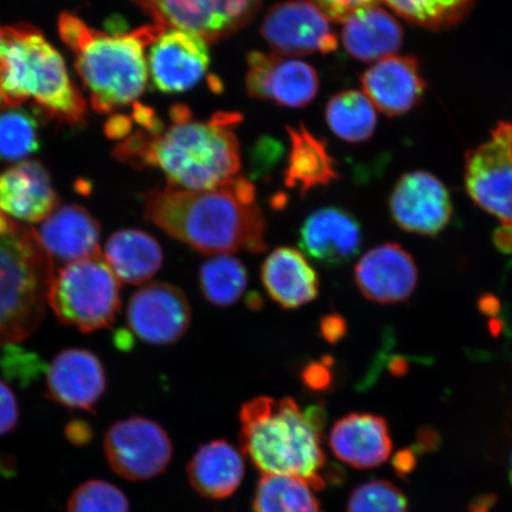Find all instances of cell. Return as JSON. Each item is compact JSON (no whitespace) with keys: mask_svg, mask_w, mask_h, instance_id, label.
Instances as JSON below:
<instances>
[{"mask_svg":"<svg viewBox=\"0 0 512 512\" xmlns=\"http://www.w3.org/2000/svg\"><path fill=\"white\" fill-rule=\"evenodd\" d=\"M170 124L157 118L139 126L114 149V157L133 168H157L168 185L185 190H207L238 176L239 139L234 132L238 113H216L195 120L185 105L170 108Z\"/></svg>","mask_w":512,"mask_h":512,"instance_id":"6da1fadb","label":"cell"},{"mask_svg":"<svg viewBox=\"0 0 512 512\" xmlns=\"http://www.w3.org/2000/svg\"><path fill=\"white\" fill-rule=\"evenodd\" d=\"M144 215L198 253H262L267 248L266 219L245 177L207 190L153 189L145 197Z\"/></svg>","mask_w":512,"mask_h":512,"instance_id":"7a4b0ae2","label":"cell"},{"mask_svg":"<svg viewBox=\"0 0 512 512\" xmlns=\"http://www.w3.org/2000/svg\"><path fill=\"white\" fill-rule=\"evenodd\" d=\"M239 420L241 451L262 475L297 477L313 491L325 489L323 405L303 409L292 398L258 396L243 403Z\"/></svg>","mask_w":512,"mask_h":512,"instance_id":"3957f363","label":"cell"},{"mask_svg":"<svg viewBox=\"0 0 512 512\" xmlns=\"http://www.w3.org/2000/svg\"><path fill=\"white\" fill-rule=\"evenodd\" d=\"M165 28L150 24L107 34L70 12L60 15L61 40L73 54L75 70L96 113L113 115L137 104L149 80L145 51Z\"/></svg>","mask_w":512,"mask_h":512,"instance_id":"277c9868","label":"cell"},{"mask_svg":"<svg viewBox=\"0 0 512 512\" xmlns=\"http://www.w3.org/2000/svg\"><path fill=\"white\" fill-rule=\"evenodd\" d=\"M0 96L5 105L32 102L59 124L87 123V104L59 50L40 30L19 23L2 28Z\"/></svg>","mask_w":512,"mask_h":512,"instance_id":"5b68a950","label":"cell"},{"mask_svg":"<svg viewBox=\"0 0 512 512\" xmlns=\"http://www.w3.org/2000/svg\"><path fill=\"white\" fill-rule=\"evenodd\" d=\"M53 279L54 261L36 230L0 210V348L34 334Z\"/></svg>","mask_w":512,"mask_h":512,"instance_id":"8992f818","label":"cell"},{"mask_svg":"<svg viewBox=\"0 0 512 512\" xmlns=\"http://www.w3.org/2000/svg\"><path fill=\"white\" fill-rule=\"evenodd\" d=\"M48 305L61 323L85 334L110 328L120 310V281L102 253L70 262L54 275Z\"/></svg>","mask_w":512,"mask_h":512,"instance_id":"52a82bcc","label":"cell"},{"mask_svg":"<svg viewBox=\"0 0 512 512\" xmlns=\"http://www.w3.org/2000/svg\"><path fill=\"white\" fill-rule=\"evenodd\" d=\"M465 187L480 209L512 228V121H501L466 153Z\"/></svg>","mask_w":512,"mask_h":512,"instance_id":"ba28073f","label":"cell"},{"mask_svg":"<svg viewBox=\"0 0 512 512\" xmlns=\"http://www.w3.org/2000/svg\"><path fill=\"white\" fill-rule=\"evenodd\" d=\"M156 24L219 42L245 27L262 0H131Z\"/></svg>","mask_w":512,"mask_h":512,"instance_id":"9c48e42d","label":"cell"},{"mask_svg":"<svg viewBox=\"0 0 512 512\" xmlns=\"http://www.w3.org/2000/svg\"><path fill=\"white\" fill-rule=\"evenodd\" d=\"M105 452L111 469L118 476L142 482L168 469L174 446L169 434L156 421L131 416L108 428Z\"/></svg>","mask_w":512,"mask_h":512,"instance_id":"30bf717a","label":"cell"},{"mask_svg":"<svg viewBox=\"0 0 512 512\" xmlns=\"http://www.w3.org/2000/svg\"><path fill=\"white\" fill-rule=\"evenodd\" d=\"M260 31L265 41L283 55L330 54L338 48L330 19L307 0H288L272 6Z\"/></svg>","mask_w":512,"mask_h":512,"instance_id":"8fae6325","label":"cell"},{"mask_svg":"<svg viewBox=\"0 0 512 512\" xmlns=\"http://www.w3.org/2000/svg\"><path fill=\"white\" fill-rule=\"evenodd\" d=\"M393 221L408 233L437 236L453 215L450 192L437 176L427 171L403 175L389 197Z\"/></svg>","mask_w":512,"mask_h":512,"instance_id":"7c38bea8","label":"cell"},{"mask_svg":"<svg viewBox=\"0 0 512 512\" xmlns=\"http://www.w3.org/2000/svg\"><path fill=\"white\" fill-rule=\"evenodd\" d=\"M207 43L194 32L165 28L149 47L147 67L152 86L164 94L194 88L210 66Z\"/></svg>","mask_w":512,"mask_h":512,"instance_id":"4fadbf2b","label":"cell"},{"mask_svg":"<svg viewBox=\"0 0 512 512\" xmlns=\"http://www.w3.org/2000/svg\"><path fill=\"white\" fill-rule=\"evenodd\" d=\"M127 323L143 342L170 345L187 334L191 306L181 288L156 283L133 294L127 307Z\"/></svg>","mask_w":512,"mask_h":512,"instance_id":"5bb4252c","label":"cell"},{"mask_svg":"<svg viewBox=\"0 0 512 512\" xmlns=\"http://www.w3.org/2000/svg\"><path fill=\"white\" fill-rule=\"evenodd\" d=\"M247 64V92L254 99L298 108L309 105L316 98L319 79L309 63L252 51Z\"/></svg>","mask_w":512,"mask_h":512,"instance_id":"9a60e30c","label":"cell"},{"mask_svg":"<svg viewBox=\"0 0 512 512\" xmlns=\"http://www.w3.org/2000/svg\"><path fill=\"white\" fill-rule=\"evenodd\" d=\"M354 279L370 302L392 305L406 302L418 285L419 273L413 256L398 243H383L357 262Z\"/></svg>","mask_w":512,"mask_h":512,"instance_id":"2e32d148","label":"cell"},{"mask_svg":"<svg viewBox=\"0 0 512 512\" xmlns=\"http://www.w3.org/2000/svg\"><path fill=\"white\" fill-rule=\"evenodd\" d=\"M360 222L349 211L320 208L306 217L299 230V246L318 264L337 268L348 265L361 252Z\"/></svg>","mask_w":512,"mask_h":512,"instance_id":"e0dca14e","label":"cell"},{"mask_svg":"<svg viewBox=\"0 0 512 512\" xmlns=\"http://www.w3.org/2000/svg\"><path fill=\"white\" fill-rule=\"evenodd\" d=\"M362 87L377 110L388 117L411 112L426 91L420 64L411 56H388L362 75Z\"/></svg>","mask_w":512,"mask_h":512,"instance_id":"ac0fdd59","label":"cell"},{"mask_svg":"<svg viewBox=\"0 0 512 512\" xmlns=\"http://www.w3.org/2000/svg\"><path fill=\"white\" fill-rule=\"evenodd\" d=\"M48 394L60 405L93 412L106 390V373L98 356L86 349H68L51 362Z\"/></svg>","mask_w":512,"mask_h":512,"instance_id":"d6986e66","label":"cell"},{"mask_svg":"<svg viewBox=\"0 0 512 512\" xmlns=\"http://www.w3.org/2000/svg\"><path fill=\"white\" fill-rule=\"evenodd\" d=\"M60 207L49 172L36 160L11 166L0 174V210L22 223H41Z\"/></svg>","mask_w":512,"mask_h":512,"instance_id":"ffe728a7","label":"cell"},{"mask_svg":"<svg viewBox=\"0 0 512 512\" xmlns=\"http://www.w3.org/2000/svg\"><path fill=\"white\" fill-rule=\"evenodd\" d=\"M329 446L336 458L355 469L386 463L393 450L386 419L373 413H350L335 422Z\"/></svg>","mask_w":512,"mask_h":512,"instance_id":"44dd1931","label":"cell"},{"mask_svg":"<svg viewBox=\"0 0 512 512\" xmlns=\"http://www.w3.org/2000/svg\"><path fill=\"white\" fill-rule=\"evenodd\" d=\"M36 232L53 261L70 264L101 253L100 224L79 204L57 208L41 222Z\"/></svg>","mask_w":512,"mask_h":512,"instance_id":"7402d4cb","label":"cell"},{"mask_svg":"<svg viewBox=\"0 0 512 512\" xmlns=\"http://www.w3.org/2000/svg\"><path fill=\"white\" fill-rule=\"evenodd\" d=\"M261 281L268 296L285 310L309 304L319 294L315 268L292 247H279L267 256L261 267Z\"/></svg>","mask_w":512,"mask_h":512,"instance_id":"603a6c76","label":"cell"},{"mask_svg":"<svg viewBox=\"0 0 512 512\" xmlns=\"http://www.w3.org/2000/svg\"><path fill=\"white\" fill-rule=\"evenodd\" d=\"M342 25L343 46L356 60L377 62L393 56L402 46L401 24L377 3L352 12Z\"/></svg>","mask_w":512,"mask_h":512,"instance_id":"cb8c5ba5","label":"cell"},{"mask_svg":"<svg viewBox=\"0 0 512 512\" xmlns=\"http://www.w3.org/2000/svg\"><path fill=\"white\" fill-rule=\"evenodd\" d=\"M245 470L242 454L226 440L202 445L187 466L192 489L207 499L232 496L240 488Z\"/></svg>","mask_w":512,"mask_h":512,"instance_id":"d4e9b609","label":"cell"},{"mask_svg":"<svg viewBox=\"0 0 512 512\" xmlns=\"http://www.w3.org/2000/svg\"><path fill=\"white\" fill-rule=\"evenodd\" d=\"M104 258L120 283L142 285L162 268L164 253L162 246L149 233L124 229L107 240Z\"/></svg>","mask_w":512,"mask_h":512,"instance_id":"484cf974","label":"cell"},{"mask_svg":"<svg viewBox=\"0 0 512 512\" xmlns=\"http://www.w3.org/2000/svg\"><path fill=\"white\" fill-rule=\"evenodd\" d=\"M291 150L285 170V184L297 189L300 196L317 187H326L338 179V171L328 146L313 136L304 125L287 127Z\"/></svg>","mask_w":512,"mask_h":512,"instance_id":"4316f807","label":"cell"},{"mask_svg":"<svg viewBox=\"0 0 512 512\" xmlns=\"http://www.w3.org/2000/svg\"><path fill=\"white\" fill-rule=\"evenodd\" d=\"M325 119L332 133L350 144L367 142L377 125L373 102L358 91H344L331 98L325 108Z\"/></svg>","mask_w":512,"mask_h":512,"instance_id":"83f0119b","label":"cell"},{"mask_svg":"<svg viewBox=\"0 0 512 512\" xmlns=\"http://www.w3.org/2000/svg\"><path fill=\"white\" fill-rule=\"evenodd\" d=\"M252 507L253 512H324L305 480L279 475L260 478Z\"/></svg>","mask_w":512,"mask_h":512,"instance_id":"f1b7e54d","label":"cell"},{"mask_svg":"<svg viewBox=\"0 0 512 512\" xmlns=\"http://www.w3.org/2000/svg\"><path fill=\"white\" fill-rule=\"evenodd\" d=\"M198 283L207 302L219 307L239 302L248 286V273L242 261L228 254L203 262Z\"/></svg>","mask_w":512,"mask_h":512,"instance_id":"f546056e","label":"cell"},{"mask_svg":"<svg viewBox=\"0 0 512 512\" xmlns=\"http://www.w3.org/2000/svg\"><path fill=\"white\" fill-rule=\"evenodd\" d=\"M396 15L430 30L454 27L469 14L475 0H383Z\"/></svg>","mask_w":512,"mask_h":512,"instance_id":"4dcf8cb0","label":"cell"},{"mask_svg":"<svg viewBox=\"0 0 512 512\" xmlns=\"http://www.w3.org/2000/svg\"><path fill=\"white\" fill-rule=\"evenodd\" d=\"M3 110L0 111V162H21L41 149L40 125L35 115L23 108Z\"/></svg>","mask_w":512,"mask_h":512,"instance_id":"1f68e13d","label":"cell"},{"mask_svg":"<svg viewBox=\"0 0 512 512\" xmlns=\"http://www.w3.org/2000/svg\"><path fill=\"white\" fill-rule=\"evenodd\" d=\"M347 512H408V499L388 480H371L352 491Z\"/></svg>","mask_w":512,"mask_h":512,"instance_id":"d6a6232c","label":"cell"},{"mask_svg":"<svg viewBox=\"0 0 512 512\" xmlns=\"http://www.w3.org/2000/svg\"><path fill=\"white\" fill-rule=\"evenodd\" d=\"M67 512H130L124 492L105 480H88L73 492Z\"/></svg>","mask_w":512,"mask_h":512,"instance_id":"836d02e7","label":"cell"},{"mask_svg":"<svg viewBox=\"0 0 512 512\" xmlns=\"http://www.w3.org/2000/svg\"><path fill=\"white\" fill-rule=\"evenodd\" d=\"M311 3L317 5L330 21L342 23L352 12L375 4L377 0H311Z\"/></svg>","mask_w":512,"mask_h":512,"instance_id":"e575fe53","label":"cell"},{"mask_svg":"<svg viewBox=\"0 0 512 512\" xmlns=\"http://www.w3.org/2000/svg\"><path fill=\"white\" fill-rule=\"evenodd\" d=\"M19 421V409L12 390L0 381V435L15 430Z\"/></svg>","mask_w":512,"mask_h":512,"instance_id":"d590c367","label":"cell"},{"mask_svg":"<svg viewBox=\"0 0 512 512\" xmlns=\"http://www.w3.org/2000/svg\"><path fill=\"white\" fill-rule=\"evenodd\" d=\"M303 380L312 390H324L330 386L331 373L324 363H311L304 370Z\"/></svg>","mask_w":512,"mask_h":512,"instance_id":"8d00e7d4","label":"cell"},{"mask_svg":"<svg viewBox=\"0 0 512 512\" xmlns=\"http://www.w3.org/2000/svg\"><path fill=\"white\" fill-rule=\"evenodd\" d=\"M347 323L342 316L328 315L320 322V332L325 341L329 343H337L347 335Z\"/></svg>","mask_w":512,"mask_h":512,"instance_id":"74e56055","label":"cell"},{"mask_svg":"<svg viewBox=\"0 0 512 512\" xmlns=\"http://www.w3.org/2000/svg\"><path fill=\"white\" fill-rule=\"evenodd\" d=\"M411 448L400 451L393 459V467L398 476L406 477L412 473L418 464V456Z\"/></svg>","mask_w":512,"mask_h":512,"instance_id":"f35d334b","label":"cell"},{"mask_svg":"<svg viewBox=\"0 0 512 512\" xmlns=\"http://www.w3.org/2000/svg\"><path fill=\"white\" fill-rule=\"evenodd\" d=\"M66 432L67 438L76 445L86 444L92 437L91 428L85 422L80 421H74L68 425Z\"/></svg>","mask_w":512,"mask_h":512,"instance_id":"ab89813d","label":"cell"},{"mask_svg":"<svg viewBox=\"0 0 512 512\" xmlns=\"http://www.w3.org/2000/svg\"><path fill=\"white\" fill-rule=\"evenodd\" d=\"M495 246L502 253H512V228L508 226H502L496 229L494 233Z\"/></svg>","mask_w":512,"mask_h":512,"instance_id":"60d3db41","label":"cell"},{"mask_svg":"<svg viewBox=\"0 0 512 512\" xmlns=\"http://www.w3.org/2000/svg\"><path fill=\"white\" fill-rule=\"evenodd\" d=\"M439 439L437 432L431 430V428L422 430L418 438V450L424 453L437 450Z\"/></svg>","mask_w":512,"mask_h":512,"instance_id":"b9f144b4","label":"cell"},{"mask_svg":"<svg viewBox=\"0 0 512 512\" xmlns=\"http://www.w3.org/2000/svg\"><path fill=\"white\" fill-rule=\"evenodd\" d=\"M496 497L494 495L480 496L470 505V512H490L494 508Z\"/></svg>","mask_w":512,"mask_h":512,"instance_id":"7bdbcfd3","label":"cell"},{"mask_svg":"<svg viewBox=\"0 0 512 512\" xmlns=\"http://www.w3.org/2000/svg\"><path fill=\"white\" fill-rule=\"evenodd\" d=\"M509 479H510V483L512 485V454H511L510 465H509Z\"/></svg>","mask_w":512,"mask_h":512,"instance_id":"ee69618b","label":"cell"},{"mask_svg":"<svg viewBox=\"0 0 512 512\" xmlns=\"http://www.w3.org/2000/svg\"><path fill=\"white\" fill-rule=\"evenodd\" d=\"M4 105H5V104H4V101H3V99H2V96H0V111H2V110H3Z\"/></svg>","mask_w":512,"mask_h":512,"instance_id":"f6af8a7d","label":"cell"},{"mask_svg":"<svg viewBox=\"0 0 512 512\" xmlns=\"http://www.w3.org/2000/svg\"><path fill=\"white\" fill-rule=\"evenodd\" d=\"M0 49H2V28H0Z\"/></svg>","mask_w":512,"mask_h":512,"instance_id":"bcb514c9","label":"cell"}]
</instances>
